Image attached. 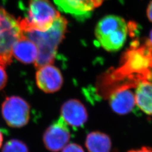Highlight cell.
<instances>
[{"mask_svg": "<svg viewBox=\"0 0 152 152\" xmlns=\"http://www.w3.org/2000/svg\"><path fill=\"white\" fill-rule=\"evenodd\" d=\"M30 105L23 98L12 96L5 99L1 106V113L6 124L12 128H20L30 119Z\"/></svg>", "mask_w": 152, "mask_h": 152, "instance_id": "6", "label": "cell"}, {"mask_svg": "<svg viewBox=\"0 0 152 152\" xmlns=\"http://www.w3.org/2000/svg\"><path fill=\"white\" fill-rule=\"evenodd\" d=\"M60 16L49 0H29L27 16L19 20L23 32H45Z\"/></svg>", "mask_w": 152, "mask_h": 152, "instance_id": "4", "label": "cell"}, {"mask_svg": "<svg viewBox=\"0 0 152 152\" xmlns=\"http://www.w3.org/2000/svg\"><path fill=\"white\" fill-rule=\"evenodd\" d=\"M23 35L19 20L0 6V64L4 66L12 61V47Z\"/></svg>", "mask_w": 152, "mask_h": 152, "instance_id": "5", "label": "cell"}, {"mask_svg": "<svg viewBox=\"0 0 152 152\" xmlns=\"http://www.w3.org/2000/svg\"><path fill=\"white\" fill-rule=\"evenodd\" d=\"M149 42L151 44V45L152 46V30L151 32L150 33V35H149Z\"/></svg>", "mask_w": 152, "mask_h": 152, "instance_id": "21", "label": "cell"}, {"mask_svg": "<svg viewBox=\"0 0 152 152\" xmlns=\"http://www.w3.org/2000/svg\"><path fill=\"white\" fill-rule=\"evenodd\" d=\"M109 105L114 113L120 115L129 114L134 108L135 95L130 88L120 89L109 96Z\"/></svg>", "mask_w": 152, "mask_h": 152, "instance_id": "11", "label": "cell"}, {"mask_svg": "<svg viewBox=\"0 0 152 152\" xmlns=\"http://www.w3.org/2000/svg\"><path fill=\"white\" fill-rule=\"evenodd\" d=\"M3 140H4V137H3V134L1 132V131L0 130V148L2 147V142H3Z\"/></svg>", "mask_w": 152, "mask_h": 152, "instance_id": "20", "label": "cell"}, {"mask_svg": "<svg viewBox=\"0 0 152 152\" xmlns=\"http://www.w3.org/2000/svg\"><path fill=\"white\" fill-rule=\"evenodd\" d=\"M152 82V46L147 41H135L123 55L120 66L100 78L98 90L104 96L116 90L136 87L142 82Z\"/></svg>", "mask_w": 152, "mask_h": 152, "instance_id": "1", "label": "cell"}, {"mask_svg": "<svg viewBox=\"0 0 152 152\" xmlns=\"http://www.w3.org/2000/svg\"><path fill=\"white\" fill-rule=\"evenodd\" d=\"M85 145L88 152H110L112 142L106 133L95 131L87 134Z\"/></svg>", "mask_w": 152, "mask_h": 152, "instance_id": "13", "label": "cell"}, {"mask_svg": "<svg viewBox=\"0 0 152 152\" xmlns=\"http://www.w3.org/2000/svg\"><path fill=\"white\" fill-rule=\"evenodd\" d=\"M61 117L65 123L73 128L83 126L88 120L87 109L78 100L66 101L61 108Z\"/></svg>", "mask_w": 152, "mask_h": 152, "instance_id": "9", "label": "cell"}, {"mask_svg": "<svg viewBox=\"0 0 152 152\" xmlns=\"http://www.w3.org/2000/svg\"><path fill=\"white\" fill-rule=\"evenodd\" d=\"M128 26L125 19L110 15L103 18L98 22L95 34L99 44L108 51L119 50L127 39Z\"/></svg>", "mask_w": 152, "mask_h": 152, "instance_id": "3", "label": "cell"}, {"mask_svg": "<svg viewBox=\"0 0 152 152\" xmlns=\"http://www.w3.org/2000/svg\"><path fill=\"white\" fill-rule=\"evenodd\" d=\"M71 137L68 125L60 117L46 129L42 140L46 149L50 152H58L69 142Z\"/></svg>", "mask_w": 152, "mask_h": 152, "instance_id": "7", "label": "cell"}, {"mask_svg": "<svg viewBox=\"0 0 152 152\" xmlns=\"http://www.w3.org/2000/svg\"><path fill=\"white\" fill-rule=\"evenodd\" d=\"M1 152H29L27 145L18 139H11L7 141Z\"/></svg>", "mask_w": 152, "mask_h": 152, "instance_id": "15", "label": "cell"}, {"mask_svg": "<svg viewBox=\"0 0 152 152\" xmlns=\"http://www.w3.org/2000/svg\"><path fill=\"white\" fill-rule=\"evenodd\" d=\"M136 104L145 114L152 116V82L145 81L136 86Z\"/></svg>", "mask_w": 152, "mask_h": 152, "instance_id": "14", "label": "cell"}, {"mask_svg": "<svg viewBox=\"0 0 152 152\" xmlns=\"http://www.w3.org/2000/svg\"><path fill=\"white\" fill-rule=\"evenodd\" d=\"M126 152H152V147L149 146H142L140 148L132 149Z\"/></svg>", "mask_w": 152, "mask_h": 152, "instance_id": "18", "label": "cell"}, {"mask_svg": "<svg viewBox=\"0 0 152 152\" xmlns=\"http://www.w3.org/2000/svg\"><path fill=\"white\" fill-rule=\"evenodd\" d=\"M147 16L149 20L152 22V0L149 4L147 11Z\"/></svg>", "mask_w": 152, "mask_h": 152, "instance_id": "19", "label": "cell"}, {"mask_svg": "<svg viewBox=\"0 0 152 152\" xmlns=\"http://www.w3.org/2000/svg\"><path fill=\"white\" fill-rule=\"evenodd\" d=\"M67 24L66 19L64 17L60 16L46 31L23 32L37 47L38 57L34 64L37 69L54 63L58 46L64 37Z\"/></svg>", "mask_w": 152, "mask_h": 152, "instance_id": "2", "label": "cell"}, {"mask_svg": "<svg viewBox=\"0 0 152 152\" xmlns=\"http://www.w3.org/2000/svg\"><path fill=\"white\" fill-rule=\"evenodd\" d=\"M5 68V66L0 64V90L5 87L7 82V76Z\"/></svg>", "mask_w": 152, "mask_h": 152, "instance_id": "17", "label": "cell"}, {"mask_svg": "<svg viewBox=\"0 0 152 152\" xmlns=\"http://www.w3.org/2000/svg\"><path fill=\"white\" fill-rule=\"evenodd\" d=\"M38 54V49L36 44L24 34L12 47V56L25 64H34L37 59Z\"/></svg>", "mask_w": 152, "mask_h": 152, "instance_id": "12", "label": "cell"}, {"mask_svg": "<svg viewBox=\"0 0 152 152\" xmlns=\"http://www.w3.org/2000/svg\"><path fill=\"white\" fill-rule=\"evenodd\" d=\"M59 9L78 19L90 16L91 11L101 5L104 0H54Z\"/></svg>", "mask_w": 152, "mask_h": 152, "instance_id": "10", "label": "cell"}, {"mask_svg": "<svg viewBox=\"0 0 152 152\" xmlns=\"http://www.w3.org/2000/svg\"><path fill=\"white\" fill-rule=\"evenodd\" d=\"M36 80L38 88L46 93L58 91L63 83L60 70L51 64L44 65L38 68Z\"/></svg>", "mask_w": 152, "mask_h": 152, "instance_id": "8", "label": "cell"}, {"mask_svg": "<svg viewBox=\"0 0 152 152\" xmlns=\"http://www.w3.org/2000/svg\"><path fill=\"white\" fill-rule=\"evenodd\" d=\"M61 152H85L83 147L76 142L68 143Z\"/></svg>", "mask_w": 152, "mask_h": 152, "instance_id": "16", "label": "cell"}]
</instances>
